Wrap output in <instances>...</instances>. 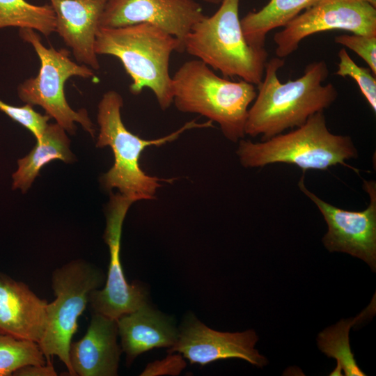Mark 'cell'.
<instances>
[{
    "mask_svg": "<svg viewBox=\"0 0 376 376\" xmlns=\"http://www.w3.org/2000/svg\"><path fill=\"white\" fill-rule=\"evenodd\" d=\"M0 110L28 129L34 135L36 141L40 139L50 118L48 115L38 113L33 109V106L26 104L16 107L0 100Z\"/></svg>",
    "mask_w": 376,
    "mask_h": 376,
    "instance_id": "cb8c5ba5",
    "label": "cell"
},
{
    "mask_svg": "<svg viewBox=\"0 0 376 376\" xmlns=\"http://www.w3.org/2000/svg\"><path fill=\"white\" fill-rule=\"evenodd\" d=\"M118 335L117 320L92 311L85 335L70 344L69 357L75 375H117L122 352Z\"/></svg>",
    "mask_w": 376,
    "mask_h": 376,
    "instance_id": "2e32d148",
    "label": "cell"
},
{
    "mask_svg": "<svg viewBox=\"0 0 376 376\" xmlns=\"http://www.w3.org/2000/svg\"><path fill=\"white\" fill-rule=\"evenodd\" d=\"M284 64V59L277 56L267 61L255 101L249 109L245 134L261 135L262 141L267 140L287 129L301 126L336 100L334 85L322 84L329 76L324 61L311 63L301 77L281 83L277 72Z\"/></svg>",
    "mask_w": 376,
    "mask_h": 376,
    "instance_id": "6da1fadb",
    "label": "cell"
},
{
    "mask_svg": "<svg viewBox=\"0 0 376 376\" xmlns=\"http://www.w3.org/2000/svg\"><path fill=\"white\" fill-rule=\"evenodd\" d=\"M240 0H223L210 17L198 22L184 40V50L224 77H240L258 86L263 80L268 53L250 45L239 17Z\"/></svg>",
    "mask_w": 376,
    "mask_h": 376,
    "instance_id": "8992f818",
    "label": "cell"
},
{
    "mask_svg": "<svg viewBox=\"0 0 376 376\" xmlns=\"http://www.w3.org/2000/svg\"><path fill=\"white\" fill-rule=\"evenodd\" d=\"M334 30L376 36V8L359 0H320L274 34L276 55L284 58L305 38Z\"/></svg>",
    "mask_w": 376,
    "mask_h": 376,
    "instance_id": "9c48e42d",
    "label": "cell"
},
{
    "mask_svg": "<svg viewBox=\"0 0 376 376\" xmlns=\"http://www.w3.org/2000/svg\"><path fill=\"white\" fill-rule=\"evenodd\" d=\"M14 26L39 31L45 37L56 32L50 4L35 5L26 0H0V29Z\"/></svg>",
    "mask_w": 376,
    "mask_h": 376,
    "instance_id": "44dd1931",
    "label": "cell"
},
{
    "mask_svg": "<svg viewBox=\"0 0 376 376\" xmlns=\"http://www.w3.org/2000/svg\"><path fill=\"white\" fill-rule=\"evenodd\" d=\"M339 63L336 75L352 78L374 112L376 111V79L370 68L357 65L345 48L338 53Z\"/></svg>",
    "mask_w": 376,
    "mask_h": 376,
    "instance_id": "603a6c76",
    "label": "cell"
},
{
    "mask_svg": "<svg viewBox=\"0 0 376 376\" xmlns=\"http://www.w3.org/2000/svg\"><path fill=\"white\" fill-rule=\"evenodd\" d=\"M47 301L29 286L0 272V332L40 342L46 328Z\"/></svg>",
    "mask_w": 376,
    "mask_h": 376,
    "instance_id": "9a60e30c",
    "label": "cell"
},
{
    "mask_svg": "<svg viewBox=\"0 0 376 376\" xmlns=\"http://www.w3.org/2000/svg\"><path fill=\"white\" fill-rule=\"evenodd\" d=\"M205 16L194 0H109L100 27L148 23L177 38L184 47L187 35Z\"/></svg>",
    "mask_w": 376,
    "mask_h": 376,
    "instance_id": "4fadbf2b",
    "label": "cell"
},
{
    "mask_svg": "<svg viewBox=\"0 0 376 376\" xmlns=\"http://www.w3.org/2000/svg\"><path fill=\"white\" fill-rule=\"evenodd\" d=\"M370 307L354 319L341 320L336 324L322 331L318 337L320 350L328 357L337 361L336 368L330 375L364 376L366 374L357 364L350 345L349 332L356 322L370 313Z\"/></svg>",
    "mask_w": 376,
    "mask_h": 376,
    "instance_id": "ffe728a7",
    "label": "cell"
},
{
    "mask_svg": "<svg viewBox=\"0 0 376 376\" xmlns=\"http://www.w3.org/2000/svg\"><path fill=\"white\" fill-rule=\"evenodd\" d=\"M66 131L58 123L48 124L32 150L18 160V168L13 174L14 189L26 191L31 186L40 169L54 159L71 162L74 155L70 149Z\"/></svg>",
    "mask_w": 376,
    "mask_h": 376,
    "instance_id": "ac0fdd59",
    "label": "cell"
},
{
    "mask_svg": "<svg viewBox=\"0 0 376 376\" xmlns=\"http://www.w3.org/2000/svg\"><path fill=\"white\" fill-rule=\"evenodd\" d=\"M183 357L178 354L170 355L162 361L149 363L141 375H178L185 367Z\"/></svg>",
    "mask_w": 376,
    "mask_h": 376,
    "instance_id": "484cf974",
    "label": "cell"
},
{
    "mask_svg": "<svg viewBox=\"0 0 376 376\" xmlns=\"http://www.w3.org/2000/svg\"><path fill=\"white\" fill-rule=\"evenodd\" d=\"M95 51L97 56L109 55L120 61L131 78L132 94L150 89L162 110L173 103L169 61L173 52H185L177 38L148 23L100 27Z\"/></svg>",
    "mask_w": 376,
    "mask_h": 376,
    "instance_id": "7a4b0ae2",
    "label": "cell"
},
{
    "mask_svg": "<svg viewBox=\"0 0 376 376\" xmlns=\"http://www.w3.org/2000/svg\"><path fill=\"white\" fill-rule=\"evenodd\" d=\"M133 203L119 192L111 194L104 235L110 254L107 277L104 287L89 297L92 311L116 320L147 304V290L141 284L127 283L120 257L123 224Z\"/></svg>",
    "mask_w": 376,
    "mask_h": 376,
    "instance_id": "30bf717a",
    "label": "cell"
},
{
    "mask_svg": "<svg viewBox=\"0 0 376 376\" xmlns=\"http://www.w3.org/2000/svg\"><path fill=\"white\" fill-rule=\"evenodd\" d=\"M334 42L355 52L376 75V36L343 34L336 36Z\"/></svg>",
    "mask_w": 376,
    "mask_h": 376,
    "instance_id": "d4e9b609",
    "label": "cell"
},
{
    "mask_svg": "<svg viewBox=\"0 0 376 376\" xmlns=\"http://www.w3.org/2000/svg\"><path fill=\"white\" fill-rule=\"evenodd\" d=\"M206 3L212 4H220L223 0H202Z\"/></svg>",
    "mask_w": 376,
    "mask_h": 376,
    "instance_id": "83f0119b",
    "label": "cell"
},
{
    "mask_svg": "<svg viewBox=\"0 0 376 376\" xmlns=\"http://www.w3.org/2000/svg\"><path fill=\"white\" fill-rule=\"evenodd\" d=\"M121 350L132 363L141 354L157 347H172L179 329L172 319L146 304L117 319Z\"/></svg>",
    "mask_w": 376,
    "mask_h": 376,
    "instance_id": "e0dca14e",
    "label": "cell"
},
{
    "mask_svg": "<svg viewBox=\"0 0 376 376\" xmlns=\"http://www.w3.org/2000/svg\"><path fill=\"white\" fill-rule=\"evenodd\" d=\"M178 329V339L168 352L180 353L191 363L205 366L230 358L244 359L259 368L267 363V359L254 348L258 336L252 329L235 333L217 331L193 314L185 319Z\"/></svg>",
    "mask_w": 376,
    "mask_h": 376,
    "instance_id": "7c38bea8",
    "label": "cell"
},
{
    "mask_svg": "<svg viewBox=\"0 0 376 376\" xmlns=\"http://www.w3.org/2000/svg\"><path fill=\"white\" fill-rule=\"evenodd\" d=\"M173 103L180 111L198 113L219 124L233 142L242 139L249 107L256 97L255 85L217 75L203 61L185 62L172 77Z\"/></svg>",
    "mask_w": 376,
    "mask_h": 376,
    "instance_id": "277c9868",
    "label": "cell"
},
{
    "mask_svg": "<svg viewBox=\"0 0 376 376\" xmlns=\"http://www.w3.org/2000/svg\"><path fill=\"white\" fill-rule=\"evenodd\" d=\"M236 153L246 168L263 167L274 163L294 164L302 169L327 170L341 164L357 171L346 160L358 156L349 136L331 133L323 111L311 116L295 130L261 142L240 140Z\"/></svg>",
    "mask_w": 376,
    "mask_h": 376,
    "instance_id": "5b68a950",
    "label": "cell"
},
{
    "mask_svg": "<svg viewBox=\"0 0 376 376\" xmlns=\"http://www.w3.org/2000/svg\"><path fill=\"white\" fill-rule=\"evenodd\" d=\"M359 1L368 3L370 4L371 6H373V7L376 8V0H359Z\"/></svg>",
    "mask_w": 376,
    "mask_h": 376,
    "instance_id": "f1b7e54d",
    "label": "cell"
},
{
    "mask_svg": "<svg viewBox=\"0 0 376 376\" xmlns=\"http://www.w3.org/2000/svg\"><path fill=\"white\" fill-rule=\"evenodd\" d=\"M56 18V32L76 61L100 69L95 51L100 22L109 0H49Z\"/></svg>",
    "mask_w": 376,
    "mask_h": 376,
    "instance_id": "5bb4252c",
    "label": "cell"
},
{
    "mask_svg": "<svg viewBox=\"0 0 376 376\" xmlns=\"http://www.w3.org/2000/svg\"><path fill=\"white\" fill-rule=\"evenodd\" d=\"M45 359L37 343L0 332V376L13 375L26 365L46 364Z\"/></svg>",
    "mask_w": 376,
    "mask_h": 376,
    "instance_id": "7402d4cb",
    "label": "cell"
},
{
    "mask_svg": "<svg viewBox=\"0 0 376 376\" xmlns=\"http://www.w3.org/2000/svg\"><path fill=\"white\" fill-rule=\"evenodd\" d=\"M19 35L32 46L40 61L38 75L19 85V98L26 104L41 107L46 114L53 118L66 132L74 134L75 123H77L94 136V125L87 111L72 109L66 100L64 91L65 84L69 78H93L94 70L70 58L67 49L58 50L53 47H45L39 34L33 29H19Z\"/></svg>",
    "mask_w": 376,
    "mask_h": 376,
    "instance_id": "52a82bcc",
    "label": "cell"
},
{
    "mask_svg": "<svg viewBox=\"0 0 376 376\" xmlns=\"http://www.w3.org/2000/svg\"><path fill=\"white\" fill-rule=\"evenodd\" d=\"M304 173L298 186L318 207L328 226L322 238L330 252L347 253L366 262L376 269V183L363 180V189L368 194L370 203L362 211H349L338 208L319 198L304 185Z\"/></svg>",
    "mask_w": 376,
    "mask_h": 376,
    "instance_id": "8fae6325",
    "label": "cell"
},
{
    "mask_svg": "<svg viewBox=\"0 0 376 376\" xmlns=\"http://www.w3.org/2000/svg\"><path fill=\"white\" fill-rule=\"evenodd\" d=\"M13 375L15 376H56L57 373L54 370L51 361L44 365H26L17 370Z\"/></svg>",
    "mask_w": 376,
    "mask_h": 376,
    "instance_id": "4316f807",
    "label": "cell"
},
{
    "mask_svg": "<svg viewBox=\"0 0 376 376\" xmlns=\"http://www.w3.org/2000/svg\"><path fill=\"white\" fill-rule=\"evenodd\" d=\"M123 105L122 96L116 91L104 93L97 106V120L100 131L96 146H109L113 153V166L103 175L102 182L107 190L117 188L119 193L132 200H152L161 182H171L173 179H162L147 175L139 164L142 152L149 146H161L177 139L185 131L195 128L213 127L212 122L189 121L166 136L155 139H144L129 131L121 118Z\"/></svg>",
    "mask_w": 376,
    "mask_h": 376,
    "instance_id": "3957f363",
    "label": "cell"
},
{
    "mask_svg": "<svg viewBox=\"0 0 376 376\" xmlns=\"http://www.w3.org/2000/svg\"><path fill=\"white\" fill-rule=\"evenodd\" d=\"M320 0H270L260 10L248 13L240 19L247 42L256 47H265L266 36L272 30L284 27L303 10Z\"/></svg>",
    "mask_w": 376,
    "mask_h": 376,
    "instance_id": "d6986e66",
    "label": "cell"
},
{
    "mask_svg": "<svg viewBox=\"0 0 376 376\" xmlns=\"http://www.w3.org/2000/svg\"><path fill=\"white\" fill-rule=\"evenodd\" d=\"M105 276L96 266L81 260L71 261L56 269L52 275V287L56 299L47 305V323L38 343L45 359L57 357L68 373L72 370L69 351L77 320L89 301L91 293L99 289Z\"/></svg>",
    "mask_w": 376,
    "mask_h": 376,
    "instance_id": "ba28073f",
    "label": "cell"
}]
</instances>
